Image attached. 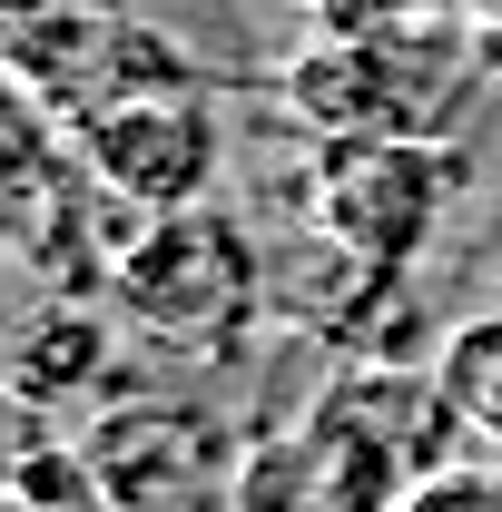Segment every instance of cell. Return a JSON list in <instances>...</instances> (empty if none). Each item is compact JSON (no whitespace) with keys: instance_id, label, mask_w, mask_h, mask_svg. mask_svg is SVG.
<instances>
[{"instance_id":"cell-1","label":"cell","mask_w":502,"mask_h":512,"mask_svg":"<svg viewBox=\"0 0 502 512\" xmlns=\"http://www.w3.org/2000/svg\"><path fill=\"white\" fill-rule=\"evenodd\" d=\"M0 69L30 79L69 128L148 89H197V69L109 0H0Z\"/></svg>"},{"instance_id":"cell-2","label":"cell","mask_w":502,"mask_h":512,"mask_svg":"<svg viewBox=\"0 0 502 512\" xmlns=\"http://www.w3.org/2000/svg\"><path fill=\"white\" fill-rule=\"evenodd\" d=\"M266 296V266H256L247 227L217 217V207H178V217H148L138 247L119 256V306L128 325H148L158 345H188V355H217L237 345Z\"/></svg>"},{"instance_id":"cell-3","label":"cell","mask_w":502,"mask_h":512,"mask_svg":"<svg viewBox=\"0 0 502 512\" xmlns=\"http://www.w3.org/2000/svg\"><path fill=\"white\" fill-rule=\"evenodd\" d=\"M453 197V148L443 138H315V227L355 266H414Z\"/></svg>"},{"instance_id":"cell-4","label":"cell","mask_w":502,"mask_h":512,"mask_svg":"<svg viewBox=\"0 0 502 512\" xmlns=\"http://www.w3.org/2000/svg\"><path fill=\"white\" fill-rule=\"evenodd\" d=\"M79 168L99 188L138 207V217H178V207H207L217 197V168H227V138H217V109L197 89H148V99H119L99 119L69 128Z\"/></svg>"},{"instance_id":"cell-5","label":"cell","mask_w":502,"mask_h":512,"mask_svg":"<svg viewBox=\"0 0 502 512\" xmlns=\"http://www.w3.org/2000/svg\"><path fill=\"white\" fill-rule=\"evenodd\" d=\"M50 168H60V109H50L30 79L0 69V207H20L30 188H50Z\"/></svg>"},{"instance_id":"cell-6","label":"cell","mask_w":502,"mask_h":512,"mask_svg":"<svg viewBox=\"0 0 502 512\" xmlns=\"http://www.w3.org/2000/svg\"><path fill=\"white\" fill-rule=\"evenodd\" d=\"M325 40H384V30H414L434 20V0H306Z\"/></svg>"},{"instance_id":"cell-7","label":"cell","mask_w":502,"mask_h":512,"mask_svg":"<svg viewBox=\"0 0 502 512\" xmlns=\"http://www.w3.org/2000/svg\"><path fill=\"white\" fill-rule=\"evenodd\" d=\"M414 512H502V473H453V483H424L414 493Z\"/></svg>"},{"instance_id":"cell-8","label":"cell","mask_w":502,"mask_h":512,"mask_svg":"<svg viewBox=\"0 0 502 512\" xmlns=\"http://www.w3.org/2000/svg\"><path fill=\"white\" fill-rule=\"evenodd\" d=\"M443 20H502V0H434Z\"/></svg>"}]
</instances>
